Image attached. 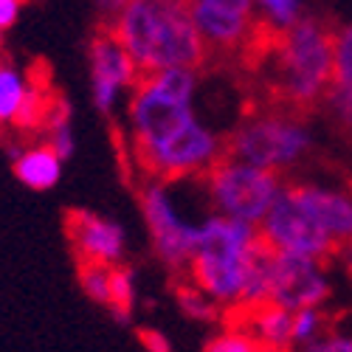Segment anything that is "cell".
I'll return each instance as SVG.
<instances>
[{
	"instance_id": "1",
	"label": "cell",
	"mask_w": 352,
	"mask_h": 352,
	"mask_svg": "<svg viewBox=\"0 0 352 352\" xmlns=\"http://www.w3.org/2000/svg\"><path fill=\"white\" fill-rule=\"evenodd\" d=\"M197 68H166L144 74L127 96L124 135L141 178H200L226 155V135L200 122L195 110Z\"/></svg>"
},
{
	"instance_id": "2",
	"label": "cell",
	"mask_w": 352,
	"mask_h": 352,
	"mask_svg": "<svg viewBox=\"0 0 352 352\" xmlns=\"http://www.w3.org/2000/svg\"><path fill=\"white\" fill-rule=\"evenodd\" d=\"M107 28L127 48L141 74L166 68L203 71L212 60L186 0H133Z\"/></svg>"
},
{
	"instance_id": "3",
	"label": "cell",
	"mask_w": 352,
	"mask_h": 352,
	"mask_svg": "<svg viewBox=\"0 0 352 352\" xmlns=\"http://www.w3.org/2000/svg\"><path fill=\"white\" fill-rule=\"evenodd\" d=\"M271 94L276 104L310 113L324 104L336 79V28L305 14L285 34L271 37Z\"/></svg>"
},
{
	"instance_id": "4",
	"label": "cell",
	"mask_w": 352,
	"mask_h": 352,
	"mask_svg": "<svg viewBox=\"0 0 352 352\" xmlns=\"http://www.w3.org/2000/svg\"><path fill=\"white\" fill-rule=\"evenodd\" d=\"M259 245L262 237L256 226L212 212L206 220L197 223V245L189 259L186 279L206 290L228 313L243 305Z\"/></svg>"
},
{
	"instance_id": "5",
	"label": "cell",
	"mask_w": 352,
	"mask_h": 352,
	"mask_svg": "<svg viewBox=\"0 0 352 352\" xmlns=\"http://www.w3.org/2000/svg\"><path fill=\"white\" fill-rule=\"evenodd\" d=\"M313 146L307 116L276 102L245 113L226 135V155L279 175L299 169L310 158Z\"/></svg>"
},
{
	"instance_id": "6",
	"label": "cell",
	"mask_w": 352,
	"mask_h": 352,
	"mask_svg": "<svg viewBox=\"0 0 352 352\" xmlns=\"http://www.w3.org/2000/svg\"><path fill=\"white\" fill-rule=\"evenodd\" d=\"M197 181L209 197L212 212L251 226H259L265 220V214L271 212V206L287 184L285 175L245 164L231 155H223Z\"/></svg>"
},
{
	"instance_id": "7",
	"label": "cell",
	"mask_w": 352,
	"mask_h": 352,
	"mask_svg": "<svg viewBox=\"0 0 352 352\" xmlns=\"http://www.w3.org/2000/svg\"><path fill=\"white\" fill-rule=\"evenodd\" d=\"M138 209L146 226L150 248L164 265V271L172 279L186 276L189 259L197 245V223H189L181 217L178 206H175V197L169 192V184L155 178H141Z\"/></svg>"
},
{
	"instance_id": "8",
	"label": "cell",
	"mask_w": 352,
	"mask_h": 352,
	"mask_svg": "<svg viewBox=\"0 0 352 352\" xmlns=\"http://www.w3.org/2000/svg\"><path fill=\"white\" fill-rule=\"evenodd\" d=\"M141 68L133 63L127 48L119 43L107 25H96L87 40V91L99 116L113 119L119 104L141 82Z\"/></svg>"
},
{
	"instance_id": "9",
	"label": "cell",
	"mask_w": 352,
	"mask_h": 352,
	"mask_svg": "<svg viewBox=\"0 0 352 352\" xmlns=\"http://www.w3.org/2000/svg\"><path fill=\"white\" fill-rule=\"evenodd\" d=\"M189 14L209 48V56H237L256 48L262 37L254 0H186Z\"/></svg>"
},
{
	"instance_id": "10",
	"label": "cell",
	"mask_w": 352,
	"mask_h": 352,
	"mask_svg": "<svg viewBox=\"0 0 352 352\" xmlns=\"http://www.w3.org/2000/svg\"><path fill=\"white\" fill-rule=\"evenodd\" d=\"M256 228H259L262 243L271 245L274 251H282V254L310 256V259H321V262H327L338 254L336 243L327 237V231L305 212V206L287 189V184H285L282 195L276 197V203L271 206V212L265 214V220Z\"/></svg>"
},
{
	"instance_id": "11",
	"label": "cell",
	"mask_w": 352,
	"mask_h": 352,
	"mask_svg": "<svg viewBox=\"0 0 352 352\" xmlns=\"http://www.w3.org/2000/svg\"><path fill=\"white\" fill-rule=\"evenodd\" d=\"M330 276L321 259L274 251L268 302L296 313L302 307H324L330 302Z\"/></svg>"
},
{
	"instance_id": "12",
	"label": "cell",
	"mask_w": 352,
	"mask_h": 352,
	"mask_svg": "<svg viewBox=\"0 0 352 352\" xmlns=\"http://www.w3.org/2000/svg\"><path fill=\"white\" fill-rule=\"evenodd\" d=\"M63 228L76 262H96L107 268L127 262V231L119 220L74 206L65 212Z\"/></svg>"
},
{
	"instance_id": "13",
	"label": "cell",
	"mask_w": 352,
	"mask_h": 352,
	"mask_svg": "<svg viewBox=\"0 0 352 352\" xmlns=\"http://www.w3.org/2000/svg\"><path fill=\"white\" fill-rule=\"evenodd\" d=\"M51 91L23 68L0 56V133L17 130L23 135L40 133Z\"/></svg>"
},
{
	"instance_id": "14",
	"label": "cell",
	"mask_w": 352,
	"mask_h": 352,
	"mask_svg": "<svg viewBox=\"0 0 352 352\" xmlns=\"http://www.w3.org/2000/svg\"><path fill=\"white\" fill-rule=\"evenodd\" d=\"M287 189L305 206V212L327 231L338 251L352 248V189L318 181H287Z\"/></svg>"
},
{
	"instance_id": "15",
	"label": "cell",
	"mask_w": 352,
	"mask_h": 352,
	"mask_svg": "<svg viewBox=\"0 0 352 352\" xmlns=\"http://www.w3.org/2000/svg\"><path fill=\"white\" fill-rule=\"evenodd\" d=\"M12 158V175L32 192H48L63 181V169L68 161L60 158V153L43 138L37 141H17L9 146Z\"/></svg>"
},
{
	"instance_id": "16",
	"label": "cell",
	"mask_w": 352,
	"mask_h": 352,
	"mask_svg": "<svg viewBox=\"0 0 352 352\" xmlns=\"http://www.w3.org/2000/svg\"><path fill=\"white\" fill-rule=\"evenodd\" d=\"M43 141H48L56 153H60L63 161H71L76 153V135H74V107L63 94H54L48 96L45 104V116H43V124L37 133Z\"/></svg>"
},
{
	"instance_id": "17",
	"label": "cell",
	"mask_w": 352,
	"mask_h": 352,
	"mask_svg": "<svg viewBox=\"0 0 352 352\" xmlns=\"http://www.w3.org/2000/svg\"><path fill=\"white\" fill-rule=\"evenodd\" d=\"M172 299L178 305V310L195 321V324H203V327H217L226 321V310L223 305H217L206 290H200L192 279L186 276H178L172 279Z\"/></svg>"
},
{
	"instance_id": "18",
	"label": "cell",
	"mask_w": 352,
	"mask_h": 352,
	"mask_svg": "<svg viewBox=\"0 0 352 352\" xmlns=\"http://www.w3.org/2000/svg\"><path fill=\"white\" fill-rule=\"evenodd\" d=\"M116 324L133 327L135 310H138V276L130 262L110 268V302L104 307Z\"/></svg>"
},
{
	"instance_id": "19",
	"label": "cell",
	"mask_w": 352,
	"mask_h": 352,
	"mask_svg": "<svg viewBox=\"0 0 352 352\" xmlns=\"http://www.w3.org/2000/svg\"><path fill=\"white\" fill-rule=\"evenodd\" d=\"M254 3H256L259 25L268 37L285 34L287 28H293L307 14L305 0H254Z\"/></svg>"
},
{
	"instance_id": "20",
	"label": "cell",
	"mask_w": 352,
	"mask_h": 352,
	"mask_svg": "<svg viewBox=\"0 0 352 352\" xmlns=\"http://www.w3.org/2000/svg\"><path fill=\"white\" fill-rule=\"evenodd\" d=\"M200 352H265V346H262L245 327L223 321L220 330L206 338Z\"/></svg>"
},
{
	"instance_id": "21",
	"label": "cell",
	"mask_w": 352,
	"mask_h": 352,
	"mask_svg": "<svg viewBox=\"0 0 352 352\" xmlns=\"http://www.w3.org/2000/svg\"><path fill=\"white\" fill-rule=\"evenodd\" d=\"M76 282L94 305L107 307L110 302V268L96 262H76Z\"/></svg>"
},
{
	"instance_id": "22",
	"label": "cell",
	"mask_w": 352,
	"mask_h": 352,
	"mask_svg": "<svg viewBox=\"0 0 352 352\" xmlns=\"http://www.w3.org/2000/svg\"><path fill=\"white\" fill-rule=\"evenodd\" d=\"M327 330H330V318H327L324 307H302L293 313V346L296 349L313 344Z\"/></svg>"
},
{
	"instance_id": "23",
	"label": "cell",
	"mask_w": 352,
	"mask_h": 352,
	"mask_svg": "<svg viewBox=\"0 0 352 352\" xmlns=\"http://www.w3.org/2000/svg\"><path fill=\"white\" fill-rule=\"evenodd\" d=\"M336 87H352V23L336 28Z\"/></svg>"
},
{
	"instance_id": "24",
	"label": "cell",
	"mask_w": 352,
	"mask_h": 352,
	"mask_svg": "<svg viewBox=\"0 0 352 352\" xmlns=\"http://www.w3.org/2000/svg\"><path fill=\"white\" fill-rule=\"evenodd\" d=\"M296 352H352V336L330 327L321 338H316L313 344H307Z\"/></svg>"
},
{
	"instance_id": "25",
	"label": "cell",
	"mask_w": 352,
	"mask_h": 352,
	"mask_svg": "<svg viewBox=\"0 0 352 352\" xmlns=\"http://www.w3.org/2000/svg\"><path fill=\"white\" fill-rule=\"evenodd\" d=\"M135 338L144 346V352H175L172 338L164 330H158V327H150V324L135 327Z\"/></svg>"
},
{
	"instance_id": "26",
	"label": "cell",
	"mask_w": 352,
	"mask_h": 352,
	"mask_svg": "<svg viewBox=\"0 0 352 352\" xmlns=\"http://www.w3.org/2000/svg\"><path fill=\"white\" fill-rule=\"evenodd\" d=\"M23 6H25V0H0V32L3 34L17 25Z\"/></svg>"
},
{
	"instance_id": "27",
	"label": "cell",
	"mask_w": 352,
	"mask_h": 352,
	"mask_svg": "<svg viewBox=\"0 0 352 352\" xmlns=\"http://www.w3.org/2000/svg\"><path fill=\"white\" fill-rule=\"evenodd\" d=\"M133 0H96V12H99V25H110L119 17Z\"/></svg>"
},
{
	"instance_id": "28",
	"label": "cell",
	"mask_w": 352,
	"mask_h": 352,
	"mask_svg": "<svg viewBox=\"0 0 352 352\" xmlns=\"http://www.w3.org/2000/svg\"><path fill=\"white\" fill-rule=\"evenodd\" d=\"M3 48H6V40H3V32H0V56H3Z\"/></svg>"
}]
</instances>
